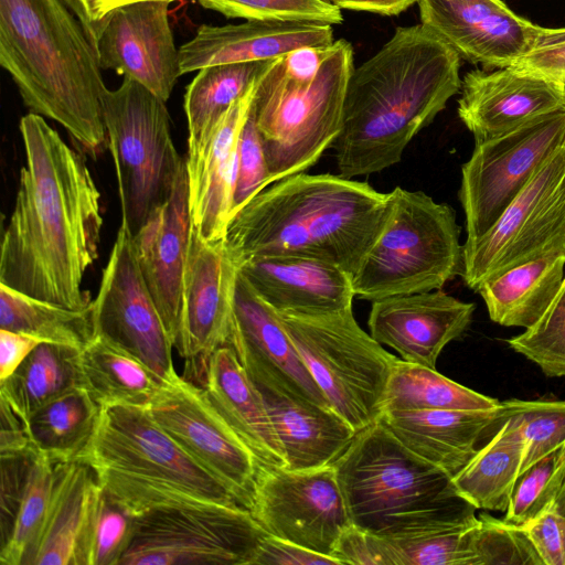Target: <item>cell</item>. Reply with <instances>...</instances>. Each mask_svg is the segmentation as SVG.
<instances>
[{
  "label": "cell",
  "instance_id": "cell-21",
  "mask_svg": "<svg viewBox=\"0 0 565 565\" xmlns=\"http://www.w3.org/2000/svg\"><path fill=\"white\" fill-rule=\"evenodd\" d=\"M458 116L476 143L565 105L558 82L513 66L473 70L461 81Z\"/></svg>",
  "mask_w": 565,
  "mask_h": 565
},
{
  "label": "cell",
  "instance_id": "cell-5",
  "mask_svg": "<svg viewBox=\"0 0 565 565\" xmlns=\"http://www.w3.org/2000/svg\"><path fill=\"white\" fill-rule=\"evenodd\" d=\"M351 524L382 537L452 526L476 518L451 477L406 448L379 418L332 465Z\"/></svg>",
  "mask_w": 565,
  "mask_h": 565
},
{
  "label": "cell",
  "instance_id": "cell-11",
  "mask_svg": "<svg viewBox=\"0 0 565 565\" xmlns=\"http://www.w3.org/2000/svg\"><path fill=\"white\" fill-rule=\"evenodd\" d=\"M267 533L242 505H162L137 515L119 565H252Z\"/></svg>",
  "mask_w": 565,
  "mask_h": 565
},
{
  "label": "cell",
  "instance_id": "cell-45",
  "mask_svg": "<svg viewBox=\"0 0 565 565\" xmlns=\"http://www.w3.org/2000/svg\"><path fill=\"white\" fill-rule=\"evenodd\" d=\"M565 480V446L547 455L518 479L504 520L522 525L553 505Z\"/></svg>",
  "mask_w": 565,
  "mask_h": 565
},
{
  "label": "cell",
  "instance_id": "cell-33",
  "mask_svg": "<svg viewBox=\"0 0 565 565\" xmlns=\"http://www.w3.org/2000/svg\"><path fill=\"white\" fill-rule=\"evenodd\" d=\"M82 349L39 343L17 370L0 382L3 398L23 422L49 402L83 387Z\"/></svg>",
  "mask_w": 565,
  "mask_h": 565
},
{
  "label": "cell",
  "instance_id": "cell-58",
  "mask_svg": "<svg viewBox=\"0 0 565 565\" xmlns=\"http://www.w3.org/2000/svg\"><path fill=\"white\" fill-rule=\"evenodd\" d=\"M552 507L565 515V480Z\"/></svg>",
  "mask_w": 565,
  "mask_h": 565
},
{
  "label": "cell",
  "instance_id": "cell-18",
  "mask_svg": "<svg viewBox=\"0 0 565 565\" xmlns=\"http://www.w3.org/2000/svg\"><path fill=\"white\" fill-rule=\"evenodd\" d=\"M420 23L460 57L484 70L516 63L541 25L515 14L502 0H418Z\"/></svg>",
  "mask_w": 565,
  "mask_h": 565
},
{
  "label": "cell",
  "instance_id": "cell-30",
  "mask_svg": "<svg viewBox=\"0 0 565 565\" xmlns=\"http://www.w3.org/2000/svg\"><path fill=\"white\" fill-rule=\"evenodd\" d=\"M564 175L565 148L562 146L483 235L465 242L461 277L470 289L477 291L490 277L525 224L554 192Z\"/></svg>",
  "mask_w": 565,
  "mask_h": 565
},
{
  "label": "cell",
  "instance_id": "cell-56",
  "mask_svg": "<svg viewBox=\"0 0 565 565\" xmlns=\"http://www.w3.org/2000/svg\"><path fill=\"white\" fill-rule=\"evenodd\" d=\"M418 0H333L340 9L371 12L381 15H397Z\"/></svg>",
  "mask_w": 565,
  "mask_h": 565
},
{
  "label": "cell",
  "instance_id": "cell-41",
  "mask_svg": "<svg viewBox=\"0 0 565 565\" xmlns=\"http://www.w3.org/2000/svg\"><path fill=\"white\" fill-rule=\"evenodd\" d=\"M477 518L452 526L384 537L393 565H475L471 537Z\"/></svg>",
  "mask_w": 565,
  "mask_h": 565
},
{
  "label": "cell",
  "instance_id": "cell-53",
  "mask_svg": "<svg viewBox=\"0 0 565 565\" xmlns=\"http://www.w3.org/2000/svg\"><path fill=\"white\" fill-rule=\"evenodd\" d=\"M40 340L20 332L0 329V382L10 376Z\"/></svg>",
  "mask_w": 565,
  "mask_h": 565
},
{
  "label": "cell",
  "instance_id": "cell-12",
  "mask_svg": "<svg viewBox=\"0 0 565 565\" xmlns=\"http://www.w3.org/2000/svg\"><path fill=\"white\" fill-rule=\"evenodd\" d=\"M565 138V105L476 143L461 168L459 200L468 241L483 235Z\"/></svg>",
  "mask_w": 565,
  "mask_h": 565
},
{
  "label": "cell",
  "instance_id": "cell-46",
  "mask_svg": "<svg viewBox=\"0 0 565 565\" xmlns=\"http://www.w3.org/2000/svg\"><path fill=\"white\" fill-rule=\"evenodd\" d=\"M475 565H544L521 525L481 513L472 527Z\"/></svg>",
  "mask_w": 565,
  "mask_h": 565
},
{
  "label": "cell",
  "instance_id": "cell-23",
  "mask_svg": "<svg viewBox=\"0 0 565 565\" xmlns=\"http://www.w3.org/2000/svg\"><path fill=\"white\" fill-rule=\"evenodd\" d=\"M256 85L237 99L196 143L188 145L185 167L190 214L194 228L206 239L225 237L235 188L238 138Z\"/></svg>",
  "mask_w": 565,
  "mask_h": 565
},
{
  "label": "cell",
  "instance_id": "cell-26",
  "mask_svg": "<svg viewBox=\"0 0 565 565\" xmlns=\"http://www.w3.org/2000/svg\"><path fill=\"white\" fill-rule=\"evenodd\" d=\"M241 274L276 312L321 315L352 307V276L326 260L267 256L241 265Z\"/></svg>",
  "mask_w": 565,
  "mask_h": 565
},
{
  "label": "cell",
  "instance_id": "cell-61",
  "mask_svg": "<svg viewBox=\"0 0 565 565\" xmlns=\"http://www.w3.org/2000/svg\"><path fill=\"white\" fill-rule=\"evenodd\" d=\"M327 1H330V2H332L333 0H327Z\"/></svg>",
  "mask_w": 565,
  "mask_h": 565
},
{
  "label": "cell",
  "instance_id": "cell-27",
  "mask_svg": "<svg viewBox=\"0 0 565 565\" xmlns=\"http://www.w3.org/2000/svg\"><path fill=\"white\" fill-rule=\"evenodd\" d=\"M280 443L285 467L295 470L332 466L356 430L332 407L254 383Z\"/></svg>",
  "mask_w": 565,
  "mask_h": 565
},
{
  "label": "cell",
  "instance_id": "cell-36",
  "mask_svg": "<svg viewBox=\"0 0 565 565\" xmlns=\"http://www.w3.org/2000/svg\"><path fill=\"white\" fill-rule=\"evenodd\" d=\"M497 398L480 394L438 373L436 369L397 359L385 391L384 411H493ZM382 412V413H383Z\"/></svg>",
  "mask_w": 565,
  "mask_h": 565
},
{
  "label": "cell",
  "instance_id": "cell-32",
  "mask_svg": "<svg viewBox=\"0 0 565 565\" xmlns=\"http://www.w3.org/2000/svg\"><path fill=\"white\" fill-rule=\"evenodd\" d=\"M486 438L451 481L458 494L476 509L505 512L521 476L525 443L508 422L491 424Z\"/></svg>",
  "mask_w": 565,
  "mask_h": 565
},
{
  "label": "cell",
  "instance_id": "cell-60",
  "mask_svg": "<svg viewBox=\"0 0 565 565\" xmlns=\"http://www.w3.org/2000/svg\"><path fill=\"white\" fill-rule=\"evenodd\" d=\"M563 146H564V148H565V138H564V142H563Z\"/></svg>",
  "mask_w": 565,
  "mask_h": 565
},
{
  "label": "cell",
  "instance_id": "cell-47",
  "mask_svg": "<svg viewBox=\"0 0 565 565\" xmlns=\"http://www.w3.org/2000/svg\"><path fill=\"white\" fill-rule=\"evenodd\" d=\"M137 515L104 489L93 524L87 565H119L135 533Z\"/></svg>",
  "mask_w": 565,
  "mask_h": 565
},
{
  "label": "cell",
  "instance_id": "cell-13",
  "mask_svg": "<svg viewBox=\"0 0 565 565\" xmlns=\"http://www.w3.org/2000/svg\"><path fill=\"white\" fill-rule=\"evenodd\" d=\"M248 511L267 534L332 557L351 525L333 466L295 470L258 465Z\"/></svg>",
  "mask_w": 565,
  "mask_h": 565
},
{
  "label": "cell",
  "instance_id": "cell-55",
  "mask_svg": "<svg viewBox=\"0 0 565 565\" xmlns=\"http://www.w3.org/2000/svg\"><path fill=\"white\" fill-rule=\"evenodd\" d=\"M78 19L93 47L96 44L104 19L99 14V0H63Z\"/></svg>",
  "mask_w": 565,
  "mask_h": 565
},
{
  "label": "cell",
  "instance_id": "cell-48",
  "mask_svg": "<svg viewBox=\"0 0 565 565\" xmlns=\"http://www.w3.org/2000/svg\"><path fill=\"white\" fill-rule=\"evenodd\" d=\"M268 167L254 119L248 111L237 146V164L231 218L256 194L270 185Z\"/></svg>",
  "mask_w": 565,
  "mask_h": 565
},
{
  "label": "cell",
  "instance_id": "cell-9",
  "mask_svg": "<svg viewBox=\"0 0 565 565\" xmlns=\"http://www.w3.org/2000/svg\"><path fill=\"white\" fill-rule=\"evenodd\" d=\"M107 148L114 161L121 225L134 237L170 196L185 162L172 140L171 118L161 100L124 77L103 98Z\"/></svg>",
  "mask_w": 565,
  "mask_h": 565
},
{
  "label": "cell",
  "instance_id": "cell-3",
  "mask_svg": "<svg viewBox=\"0 0 565 565\" xmlns=\"http://www.w3.org/2000/svg\"><path fill=\"white\" fill-rule=\"evenodd\" d=\"M388 193L340 174L286 177L256 194L228 222L225 239L239 265L267 256L334 264L352 277L377 238Z\"/></svg>",
  "mask_w": 565,
  "mask_h": 565
},
{
  "label": "cell",
  "instance_id": "cell-57",
  "mask_svg": "<svg viewBox=\"0 0 565 565\" xmlns=\"http://www.w3.org/2000/svg\"><path fill=\"white\" fill-rule=\"evenodd\" d=\"M138 1H148V0H99V14H100V18L104 19V17L111 10H114L115 8L117 7H120V6H124V4H128V3H132V2H138ZM150 1H153V0H150ZM160 1H169V2H172L174 0H160Z\"/></svg>",
  "mask_w": 565,
  "mask_h": 565
},
{
  "label": "cell",
  "instance_id": "cell-8",
  "mask_svg": "<svg viewBox=\"0 0 565 565\" xmlns=\"http://www.w3.org/2000/svg\"><path fill=\"white\" fill-rule=\"evenodd\" d=\"M388 199L381 233L352 277L354 296L372 302L433 291L461 275L463 245L455 210L401 186Z\"/></svg>",
  "mask_w": 565,
  "mask_h": 565
},
{
  "label": "cell",
  "instance_id": "cell-43",
  "mask_svg": "<svg viewBox=\"0 0 565 565\" xmlns=\"http://www.w3.org/2000/svg\"><path fill=\"white\" fill-rule=\"evenodd\" d=\"M507 343L537 365L546 376H565V276L544 313L524 332L508 339Z\"/></svg>",
  "mask_w": 565,
  "mask_h": 565
},
{
  "label": "cell",
  "instance_id": "cell-14",
  "mask_svg": "<svg viewBox=\"0 0 565 565\" xmlns=\"http://www.w3.org/2000/svg\"><path fill=\"white\" fill-rule=\"evenodd\" d=\"M94 335L126 351L162 382L179 376L173 342L139 269L132 236L119 227L92 301Z\"/></svg>",
  "mask_w": 565,
  "mask_h": 565
},
{
  "label": "cell",
  "instance_id": "cell-50",
  "mask_svg": "<svg viewBox=\"0 0 565 565\" xmlns=\"http://www.w3.org/2000/svg\"><path fill=\"white\" fill-rule=\"evenodd\" d=\"M521 526L544 565H565V515L550 507Z\"/></svg>",
  "mask_w": 565,
  "mask_h": 565
},
{
  "label": "cell",
  "instance_id": "cell-35",
  "mask_svg": "<svg viewBox=\"0 0 565 565\" xmlns=\"http://www.w3.org/2000/svg\"><path fill=\"white\" fill-rule=\"evenodd\" d=\"M102 411L84 387L75 388L26 418L30 443L54 463L76 460L90 443Z\"/></svg>",
  "mask_w": 565,
  "mask_h": 565
},
{
  "label": "cell",
  "instance_id": "cell-51",
  "mask_svg": "<svg viewBox=\"0 0 565 565\" xmlns=\"http://www.w3.org/2000/svg\"><path fill=\"white\" fill-rule=\"evenodd\" d=\"M333 556L342 565H393L384 537L352 524L340 536Z\"/></svg>",
  "mask_w": 565,
  "mask_h": 565
},
{
  "label": "cell",
  "instance_id": "cell-52",
  "mask_svg": "<svg viewBox=\"0 0 565 565\" xmlns=\"http://www.w3.org/2000/svg\"><path fill=\"white\" fill-rule=\"evenodd\" d=\"M342 565L332 556L320 554L267 534L260 542L252 565Z\"/></svg>",
  "mask_w": 565,
  "mask_h": 565
},
{
  "label": "cell",
  "instance_id": "cell-34",
  "mask_svg": "<svg viewBox=\"0 0 565 565\" xmlns=\"http://www.w3.org/2000/svg\"><path fill=\"white\" fill-rule=\"evenodd\" d=\"M83 387L104 409L148 406L164 383L126 351L94 335L81 351Z\"/></svg>",
  "mask_w": 565,
  "mask_h": 565
},
{
  "label": "cell",
  "instance_id": "cell-40",
  "mask_svg": "<svg viewBox=\"0 0 565 565\" xmlns=\"http://www.w3.org/2000/svg\"><path fill=\"white\" fill-rule=\"evenodd\" d=\"M54 466V462L40 454L33 460L11 526L1 539V565H23L47 512Z\"/></svg>",
  "mask_w": 565,
  "mask_h": 565
},
{
  "label": "cell",
  "instance_id": "cell-28",
  "mask_svg": "<svg viewBox=\"0 0 565 565\" xmlns=\"http://www.w3.org/2000/svg\"><path fill=\"white\" fill-rule=\"evenodd\" d=\"M203 391L225 423L262 466L285 467L265 401L232 345L215 350L204 371Z\"/></svg>",
  "mask_w": 565,
  "mask_h": 565
},
{
  "label": "cell",
  "instance_id": "cell-7",
  "mask_svg": "<svg viewBox=\"0 0 565 565\" xmlns=\"http://www.w3.org/2000/svg\"><path fill=\"white\" fill-rule=\"evenodd\" d=\"M78 459L93 467L103 489L136 515L162 505L238 504L153 419L147 406L104 408Z\"/></svg>",
  "mask_w": 565,
  "mask_h": 565
},
{
  "label": "cell",
  "instance_id": "cell-31",
  "mask_svg": "<svg viewBox=\"0 0 565 565\" xmlns=\"http://www.w3.org/2000/svg\"><path fill=\"white\" fill-rule=\"evenodd\" d=\"M564 267L565 255H543L488 278L477 292L493 322L529 328L557 295L565 276Z\"/></svg>",
  "mask_w": 565,
  "mask_h": 565
},
{
  "label": "cell",
  "instance_id": "cell-29",
  "mask_svg": "<svg viewBox=\"0 0 565 565\" xmlns=\"http://www.w3.org/2000/svg\"><path fill=\"white\" fill-rule=\"evenodd\" d=\"M493 411H384L380 419L409 450L451 478L473 457Z\"/></svg>",
  "mask_w": 565,
  "mask_h": 565
},
{
  "label": "cell",
  "instance_id": "cell-24",
  "mask_svg": "<svg viewBox=\"0 0 565 565\" xmlns=\"http://www.w3.org/2000/svg\"><path fill=\"white\" fill-rule=\"evenodd\" d=\"M333 41L332 25L321 23L247 20L238 24H203L179 47L180 70L183 75L212 65L266 62Z\"/></svg>",
  "mask_w": 565,
  "mask_h": 565
},
{
  "label": "cell",
  "instance_id": "cell-54",
  "mask_svg": "<svg viewBox=\"0 0 565 565\" xmlns=\"http://www.w3.org/2000/svg\"><path fill=\"white\" fill-rule=\"evenodd\" d=\"M0 409V454L19 452L33 448L30 443L24 422L1 397Z\"/></svg>",
  "mask_w": 565,
  "mask_h": 565
},
{
  "label": "cell",
  "instance_id": "cell-16",
  "mask_svg": "<svg viewBox=\"0 0 565 565\" xmlns=\"http://www.w3.org/2000/svg\"><path fill=\"white\" fill-rule=\"evenodd\" d=\"M239 270L225 237L206 239L193 226L174 342L192 373L204 374L212 353L230 344Z\"/></svg>",
  "mask_w": 565,
  "mask_h": 565
},
{
  "label": "cell",
  "instance_id": "cell-20",
  "mask_svg": "<svg viewBox=\"0 0 565 565\" xmlns=\"http://www.w3.org/2000/svg\"><path fill=\"white\" fill-rule=\"evenodd\" d=\"M476 306L441 289L372 301L371 337L402 360L436 369L444 348L469 328Z\"/></svg>",
  "mask_w": 565,
  "mask_h": 565
},
{
  "label": "cell",
  "instance_id": "cell-17",
  "mask_svg": "<svg viewBox=\"0 0 565 565\" xmlns=\"http://www.w3.org/2000/svg\"><path fill=\"white\" fill-rule=\"evenodd\" d=\"M169 1H138L109 11L94 46L100 68L129 77L168 102L180 70Z\"/></svg>",
  "mask_w": 565,
  "mask_h": 565
},
{
  "label": "cell",
  "instance_id": "cell-42",
  "mask_svg": "<svg viewBox=\"0 0 565 565\" xmlns=\"http://www.w3.org/2000/svg\"><path fill=\"white\" fill-rule=\"evenodd\" d=\"M547 254L565 255V175L525 224L490 277Z\"/></svg>",
  "mask_w": 565,
  "mask_h": 565
},
{
  "label": "cell",
  "instance_id": "cell-44",
  "mask_svg": "<svg viewBox=\"0 0 565 565\" xmlns=\"http://www.w3.org/2000/svg\"><path fill=\"white\" fill-rule=\"evenodd\" d=\"M228 18L252 21L312 22L340 24L343 21L338 6L327 0H198Z\"/></svg>",
  "mask_w": 565,
  "mask_h": 565
},
{
  "label": "cell",
  "instance_id": "cell-19",
  "mask_svg": "<svg viewBox=\"0 0 565 565\" xmlns=\"http://www.w3.org/2000/svg\"><path fill=\"white\" fill-rule=\"evenodd\" d=\"M230 345L254 383L330 406L277 312L260 299L241 270L235 286Z\"/></svg>",
  "mask_w": 565,
  "mask_h": 565
},
{
  "label": "cell",
  "instance_id": "cell-25",
  "mask_svg": "<svg viewBox=\"0 0 565 565\" xmlns=\"http://www.w3.org/2000/svg\"><path fill=\"white\" fill-rule=\"evenodd\" d=\"M102 493L97 473L87 462L55 463L47 512L23 565H87Z\"/></svg>",
  "mask_w": 565,
  "mask_h": 565
},
{
  "label": "cell",
  "instance_id": "cell-39",
  "mask_svg": "<svg viewBox=\"0 0 565 565\" xmlns=\"http://www.w3.org/2000/svg\"><path fill=\"white\" fill-rule=\"evenodd\" d=\"M501 422L514 426L525 443L521 475L565 446V401L505 399L499 402L491 424Z\"/></svg>",
  "mask_w": 565,
  "mask_h": 565
},
{
  "label": "cell",
  "instance_id": "cell-59",
  "mask_svg": "<svg viewBox=\"0 0 565 565\" xmlns=\"http://www.w3.org/2000/svg\"><path fill=\"white\" fill-rule=\"evenodd\" d=\"M559 83V86H561V89H562V93H563V97H564V103H565V78L562 79Z\"/></svg>",
  "mask_w": 565,
  "mask_h": 565
},
{
  "label": "cell",
  "instance_id": "cell-4",
  "mask_svg": "<svg viewBox=\"0 0 565 565\" xmlns=\"http://www.w3.org/2000/svg\"><path fill=\"white\" fill-rule=\"evenodd\" d=\"M0 64L30 113L58 122L96 159L107 89L96 52L63 0H0Z\"/></svg>",
  "mask_w": 565,
  "mask_h": 565
},
{
  "label": "cell",
  "instance_id": "cell-2",
  "mask_svg": "<svg viewBox=\"0 0 565 565\" xmlns=\"http://www.w3.org/2000/svg\"><path fill=\"white\" fill-rule=\"evenodd\" d=\"M459 68L458 53L427 26L396 28L349 78L332 146L339 174L353 179L398 163L411 140L460 90Z\"/></svg>",
  "mask_w": 565,
  "mask_h": 565
},
{
  "label": "cell",
  "instance_id": "cell-22",
  "mask_svg": "<svg viewBox=\"0 0 565 565\" xmlns=\"http://www.w3.org/2000/svg\"><path fill=\"white\" fill-rule=\"evenodd\" d=\"M192 230L184 162L170 196L132 237L142 278L173 345L179 330L183 276Z\"/></svg>",
  "mask_w": 565,
  "mask_h": 565
},
{
  "label": "cell",
  "instance_id": "cell-38",
  "mask_svg": "<svg viewBox=\"0 0 565 565\" xmlns=\"http://www.w3.org/2000/svg\"><path fill=\"white\" fill-rule=\"evenodd\" d=\"M269 62L220 64L198 71L184 94L188 145L196 143L237 99L257 84Z\"/></svg>",
  "mask_w": 565,
  "mask_h": 565
},
{
  "label": "cell",
  "instance_id": "cell-37",
  "mask_svg": "<svg viewBox=\"0 0 565 565\" xmlns=\"http://www.w3.org/2000/svg\"><path fill=\"white\" fill-rule=\"evenodd\" d=\"M0 329L83 349L94 338L92 303L82 310L43 301L0 284Z\"/></svg>",
  "mask_w": 565,
  "mask_h": 565
},
{
  "label": "cell",
  "instance_id": "cell-15",
  "mask_svg": "<svg viewBox=\"0 0 565 565\" xmlns=\"http://www.w3.org/2000/svg\"><path fill=\"white\" fill-rule=\"evenodd\" d=\"M147 407L169 436L249 510L259 463L203 388L179 375L164 382Z\"/></svg>",
  "mask_w": 565,
  "mask_h": 565
},
{
  "label": "cell",
  "instance_id": "cell-10",
  "mask_svg": "<svg viewBox=\"0 0 565 565\" xmlns=\"http://www.w3.org/2000/svg\"><path fill=\"white\" fill-rule=\"evenodd\" d=\"M330 406L356 433L377 420L398 358L366 333L352 307L338 312H277Z\"/></svg>",
  "mask_w": 565,
  "mask_h": 565
},
{
  "label": "cell",
  "instance_id": "cell-6",
  "mask_svg": "<svg viewBox=\"0 0 565 565\" xmlns=\"http://www.w3.org/2000/svg\"><path fill=\"white\" fill-rule=\"evenodd\" d=\"M353 70V49L343 39L269 62L257 82L250 111L271 184L305 172L333 146Z\"/></svg>",
  "mask_w": 565,
  "mask_h": 565
},
{
  "label": "cell",
  "instance_id": "cell-1",
  "mask_svg": "<svg viewBox=\"0 0 565 565\" xmlns=\"http://www.w3.org/2000/svg\"><path fill=\"white\" fill-rule=\"evenodd\" d=\"M25 162L2 233L0 284L67 309L90 303L83 289L98 257L100 193L85 158L44 119L29 113L19 124Z\"/></svg>",
  "mask_w": 565,
  "mask_h": 565
},
{
  "label": "cell",
  "instance_id": "cell-49",
  "mask_svg": "<svg viewBox=\"0 0 565 565\" xmlns=\"http://www.w3.org/2000/svg\"><path fill=\"white\" fill-rule=\"evenodd\" d=\"M511 66L550 81L564 79L565 26L556 29L542 26L527 53Z\"/></svg>",
  "mask_w": 565,
  "mask_h": 565
}]
</instances>
